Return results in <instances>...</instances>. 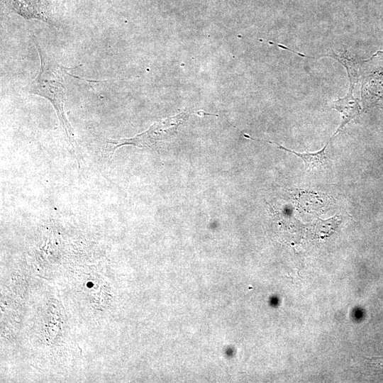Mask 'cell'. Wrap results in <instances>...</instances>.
Masks as SVG:
<instances>
[{
  "mask_svg": "<svg viewBox=\"0 0 383 383\" xmlns=\"http://www.w3.org/2000/svg\"><path fill=\"white\" fill-rule=\"evenodd\" d=\"M92 284L91 282H89V283L87 284V287H92V284Z\"/></svg>",
  "mask_w": 383,
  "mask_h": 383,
  "instance_id": "6",
  "label": "cell"
},
{
  "mask_svg": "<svg viewBox=\"0 0 383 383\" xmlns=\"http://www.w3.org/2000/svg\"><path fill=\"white\" fill-rule=\"evenodd\" d=\"M270 143H274L277 145L278 148L284 150L285 152H290L299 158H301L304 162V169L306 171L312 170L314 167H323L328 165V157L326 153V149L327 145L330 143V140L324 145V147L316 152H298L292 150H289L275 142L267 141Z\"/></svg>",
  "mask_w": 383,
  "mask_h": 383,
  "instance_id": "4",
  "label": "cell"
},
{
  "mask_svg": "<svg viewBox=\"0 0 383 383\" xmlns=\"http://www.w3.org/2000/svg\"><path fill=\"white\" fill-rule=\"evenodd\" d=\"M369 365L379 373H383V357L367 359Z\"/></svg>",
  "mask_w": 383,
  "mask_h": 383,
  "instance_id": "5",
  "label": "cell"
},
{
  "mask_svg": "<svg viewBox=\"0 0 383 383\" xmlns=\"http://www.w3.org/2000/svg\"><path fill=\"white\" fill-rule=\"evenodd\" d=\"M340 62L343 64L347 70L350 79V87L347 95L343 98H340L335 101L332 106L333 109H336L340 113L342 120L340 125L331 138L330 140H331L338 133L341 132L348 122L358 116L361 113V107L359 104V101L353 96L354 85L357 78L355 71L352 65V61L346 57H343Z\"/></svg>",
  "mask_w": 383,
  "mask_h": 383,
  "instance_id": "3",
  "label": "cell"
},
{
  "mask_svg": "<svg viewBox=\"0 0 383 383\" xmlns=\"http://www.w3.org/2000/svg\"><path fill=\"white\" fill-rule=\"evenodd\" d=\"M189 113L182 112L165 120L153 124L146 131L133 138L109 140L106 142V152L111 156L114 152L123 145H133L138 148H156L170 135H173L177 127L184 121Z\"/></svg>",
  "mask_w": 383,
  "mask_h": 383,
  "instance_id": "2",
  "label": "cell"
},
{
  "mask_svg": "<svg viewBox=\"0 0 383 383\" xmlns=\"http://www.w3.org/2000/svg\"><path fill=\"white\" fill-rule=\"evenodd\" d=\"M34 44L39 53L40 66L36 78L28 87V91L47 99L53 106L60 123L63 128L68 141L78 156L77 143L73 129L65 113V88L64 77L70 74L71 68H67L50 57L38 45L35 37L33 36Z\"/></svg>",
  "mask_w": 383,
  "mask_h": 383,
  "instance_id": "1",
  "label": "cell"
}]
</instances>
